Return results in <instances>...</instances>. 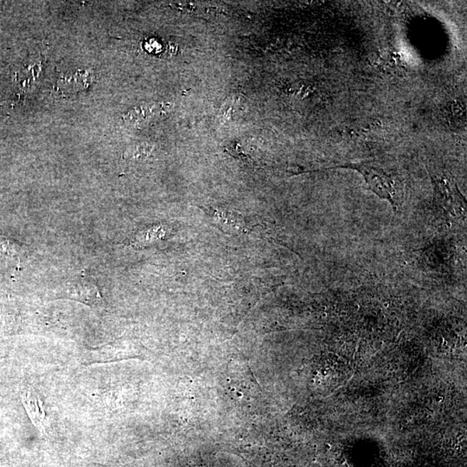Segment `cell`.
Returning <instances> with one entry per match:
<instances>
[{"mask_svg": "<svg viewBox=\"0 0 467 467\" xmlns=\"http://www.w3.org/2000/svg\"><path fill=\"white\" fill-rule=\"evenodd\" d=\"M349 168L361 174L367 184L369 190L374 193L381 200L388 201L393 210L397 211L403 204V191L400 184L395 176L385 170L378 163L362 162L349 164L340 166Z\"/></svg>", "mask_w": 467, "mask_h": 467, "instance_id": "cell-1", "label": "cell"}, {"mask_svg": "<svg viewBox=\"0 0 467 467\" xmlns=\"http://www.w3.org/2000/svg\"><path fill=\"white\" fill-rule=\"evenodd\" d=\"M20 396L33 423L40 430H44L46 424V413L38 394L33 387L23 385L20 386Z\"/></svg>", "mask_w": 467, "mask_h": 467, "instance_id": "cell-2", "label": "cell"}, {"mask_svg": "<svg viewBox=\"0 0 467 467\" xmlns=\"http://www.w3.org/2000/svg\"><path fill=\"white\" fill-rule=\"evenodd\" d=\"M69 298L90 306H100L103 303L98 288L88 280H78L69 285L67 288Z\"/></svg>", "mask_w": 467, "mask_h": 467, "instance_id": "cell-3", "label": "cell"}, {"mask_svg": "<svg viewBox=\"0 0 467 467\" xmlns=\"http://www.w3.org/2000/svg\"><path fill=\"white\" fill-rule=\"evenodd\" d=\"M212 218L220 226L222 231L228 233H236L243 231V220L240 215L233 211H218L211 209Z\"/></svg>", "mask_w": 467, "mask_h": 467, "instance_id": "cell-4", "label": "cell"}, {"mask_svg": "<svg viewBox=\"0 0 467 467\" xmlns=\"http://www.w3.org/2000/svg\"><path fill=\"white\" fill-rule=\"evenodd\" d=\"M155 105H141L124 114L123 120L127 127H139L148 124L155 116Z\"/></svg>", "mask_w": 467, "mask_h": 467, "instance_id": "cell-5", "label": "cell"}, {"mask_svg": "<svg viewBox=\"0 0 467 467\" xmlns=\"http://www.w3.org/2000/svg\"><path fill=\"white\" fill-rule=\"evenodd\" d=\"M152 150L151 144L143 142L130 146V148L125 151L124 155L127 157V159L142 158L143 156L146 157L150 155V153L152 152Z\"/></svg>", "mask_w": 467, "mask_h": 467, "instance_id": "cell-6", "label": "cell"}, {"mask_svg": "<svg viewBox=\"0 0 467 467\" xmlns=\"http://www.w3.org/2000/svg\"><path fill=\"white\" fill-rule=\"evenodd\" d=\"M19 249H17L16 243L12 242L5 237H0V251L7 256L16 257L17 260L20 259Z\"/></svg>", "mask_w": 467, "mask_h": 467, "instance_id": "cell-7", "label": "cell"}, {"mask_svg": "<svg viewBox=\"0 0 467 467\" xmlns=\"http://www.w3.org/2000/svg\"><path fill=\"white\" fill-rule=\"evenodd\" d=\"M407 420L409 421H411L413 420V417L412 416L407 417Z\"/></svg>", "mask_w": 467, "mask_h": 467, "instance_id": "cell-8", "label": "cell"}]
</instances>
